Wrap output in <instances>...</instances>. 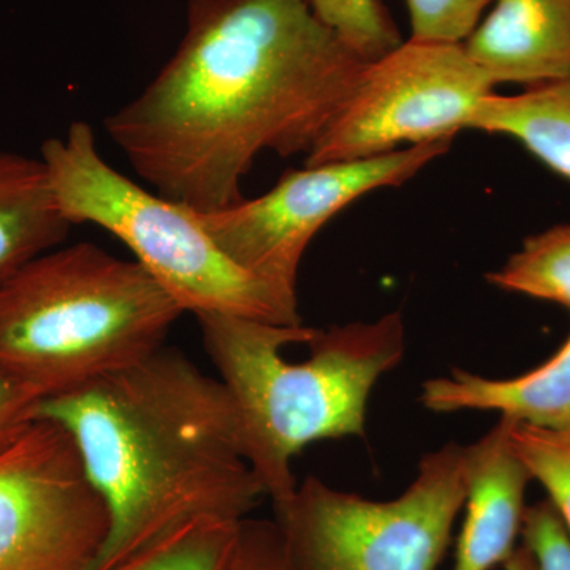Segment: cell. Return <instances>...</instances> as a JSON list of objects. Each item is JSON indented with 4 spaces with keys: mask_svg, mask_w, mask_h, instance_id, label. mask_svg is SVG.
Returning <instances> with one entry per match:
<instances>
[{
    "mask_svg": "<svg viewBox=\"0 0 570 570\" xmlns=\"http://www.w3.org/2000/svg\"><path fill=\"white\" fill-rule=\"evenodd\" d=\"M370 63L305 0H187L178 50L105 130L154 193L220 212L261 154L313 151Z\"/></svg>",
    "mask_w": 570,
    "mask_h": 570,
    "instance_id": "6da1fadb",
    "label": "cell"
},
{
    "mask_svg": "<svg viewBox=\"0 0 570 570\" xmlns=\"http://www.w3.org/2000/svg\"><path fill=\"white\" fill-rule=\"evenodd\" d=\"M110 519L70 434L37 419L0 449V570H88Z\"/></svg>",
    "mask_w": 570,
    "mask_h": 570,
    "instance_id": "9c48e42d",
    "label": "cell"
},
{
    "mask_svg": "<svg viewBox=\"0 0 570 570\" xmlns=\"http://www.w3.org/2000/svg\"><path fill=\"white\" fill-rule=\"evenodd\" d=\"M509 439L531 479L549 493L570 535V426L547 430L510 420Z\"/></svg>",
    "mask_w": 570,
    "mask_h": 570,
    "instance_id": "ac0fdd59",
    "label": "cell"
},
{
    "mask_svg": "<svg viewBox=\"0 0 570 570\" xmlns=\"http://www.w3.org/2000/svg\"><path fill=\"white\" fill-rule=\"evenodd\" d=\"M464 48L494 86L570 80V0H494Z\"/></svg>",
    "mask_w": 570,
    "mask_h": 570,
    "instance_id": "8fae6325",
    "label": "cell"
},
{
    "mask_svg": "<svg viewBox=\"0 0 570 570\" xmlns=\"http://www.w3.org/2000/svg\"><path fill=\"white\" fill-rule=\"evenodd\" d=\"M452 141L423 142L370 159L306 165L284 174L262 197L198 216L232 262L298 303L299 264L322 227L363 195L414 178L444 156Z\"/></svg>",
    "mask_w": 570,
    "mask_h": 570,
    "instance_id": "ba28073f",
    "label": "cell"
},
{
    "mask_svg": "<svg viewBox=\"0 0 570 570\" xmlns=\"http://www.w3.org/2000/svg\"><path fill=\"white\" fill-rule=\"evenodd\" d=\"M466 129L504 135L570 181V80L532 86L515 96L480 100Z\"/></svg>",
    "mask_w": 570,
    "mask_h": 570,
    "instance_id": "5bb4252c",
    "label": "cell"
},
{
    "mask_svg": "<svg viewBox=\"0 0 570 570\" xmlns=\"http://www.w3.org/2000/svg\"><path fill=\"white\" fill-rule=\"evenodd\" d=\"M40 401L0 376V449L20 436L33 420Z\"/></svg>",
    "mask_w": 570,
    "mask_h": 570,
    "instance_id": "7402d4cb",
    "label": "cell"
},
{
    "mask_svg": "<svg viewBox=\"0 0 570 570\" xmlns=\"http://www.w3.org/2000/svg\"><path fill=\"white\" fill-rule=\"evenodd\" d=\"M504 570H538L535 562L532 560L530 551L520 549L513 551L512 557L504 562Z\"/></svg>",
    "mask_w": 570,
    "mask_h": 570,
    "instance_id": "603a6c76",
    "label": "cell"
},
{
    "mask_svg": "<svg viewBox=\"0 0 570 570\" xmlns=\"http://www.w3.org/2000/svg\"><path fill=\"white\" fill-rule=\"evenodd\" d=\"M411 39L464 43L491 0H406Z\"/></svg>",
    "mask_w": 570,
    "mask_h": 570,
    "instance_id": "d6986e66",
    "label": "cell"
},
{
    "mask_svg": "<svg viewBox=\"0 0 570 570\" xmlns=\"http://www.w3.org/2000/svg\"><path fill=\"white\" fill-rule=\"evenodd\" d=\"M183 314L138 262L55 247L0 284V376L39 401L66 395L163 347Z\"/></svg>",
    "mask_w": 570,
    "mask_h": 570,
    "instance_id": "277c9868",
    "label": "cell"
},
{
    "mask_svg": "<svg viewBox=\"0 0 570 570\" xmlns=\"http://www.w3.org/2000/svg\"><path fill=\"white\" fill-rule=\"evenodd\" d=\"M487 279L502 291L570 309V224L530 236L519 253L510 255Z\"/></svg>",
    "mask_w": 570,
    "mask_h": 570,
    "instance_id": "2e32d148",
    "label": "cell"
},
{
    "mask_svg": "<svg viewBox=\"0 0 570 570\" xmlns=\"http://www.w3.org/2000/svg\"><path fill=\"white\" fill-rule=\"evenodd\" d=\"M468 491V448L448 444L420 461L411 487L371 501L307 478L275 502L294 570H436Z\"/></svg>",
    "mask_w": 570,
    "mask_h": 570,
    "instance_id": "8992f818",
    "label": "cell"
},
{
    "mask_svg": "<svg viewBox=\"0 0 570 570\" xmlns=\"http://www.w3.org/2000/svg\"><path fill=\"white\" fill-rule=\"evenodd\" d=\"M37 419L61 425L110 519L88 570H107L187 521L246 519L266 497L220 379L175 348L66 395Z\"/></svg>",
    "mask_w": 570,
    "mask_h": 570,
    "instance_id": "7a4b0ae2",
    "label": "cell"
},
{
    "mask_svg": "<svg viewBox=\"0 0 570 570\" xmlns=\"http://www.w3.org/2000/svg\"><path fill=\"white\" fill-rule=\"evenodd\" d=\"M322 24L366 62L403 43L395 21L381 0H305Z\"/></svg>",
    "mask_w": 570,
    "mask_h": 570,
    "instance_id": "e0dca14e",
    "label": "cell"
},
{
    "mask_svg": "<svg viewBox=\"0 0 570 570\" xmlns=\"http://www.w3.org/2000/svg\"><path fill=\"white\" fill-rule=\"evenodd\" d=\"M206 352L234 401L246 460L275 502L292 460L322 439L365 436L367 401L406 351L400 313L328 330L198 314Z\"/></svg>",
    "mask_w": 570,
    "mask_h": 570,
    "instance_id": "3957f363",
    "label": "cell"
},
{
    "mask_svg": "<svg viewBox=\"0 0 570 570\" xmlns=\"http://www.w3.org/2000/svg\"><path fill=\"white\" fill-rule=\"evenodd\" d=\"M494 82L464 43L403 41L371 62L306 165L348 163L403 145L453 140Z\"/></svg>",
    "mask_w": 570,
    "mask_h": 570,
    "instance_id": "52a82bcc",
    "label": "cell"
},
{
    "mask_svg": "<svg viewBox=\"0 0 570 570\" xmlns=\"http://www.w3.org/2000/svg\"><path fill=\"white\" fill-rule=\"evenodd\" d=\"M234 570H294L285 554L276 523L242 521Z\"/></svg>",
    "mask_w": 570,
    "mask_h": 570,
    "instance_id": "44dd1931",
    "label": "cell"
},
{
    "mask_svg": "<svg viewBox=\"0 0 570 570\" xmlns=\"http://www.w3.org/2000/svg\"><path fill=\"white\" fill-rule=\"evenodd\" d=\"M70 227L41 159L0 149V284L61 245Z\"/></svg>",
    "mask_w": 570,
    "mask_h": 570,
    "instance_id": "4fadbf2b",
    "label": "cell"
},
{
    "mask_svg": "<svg viewBox=\"0 0 570 570\" xmlns=\"http://www.w3.org/2000/svg\"><path fill=\"white\" fill-rule=\"evenodd\" d=\"M420 403L431 412H499L527 425L561 430L570 426V335L557 354L519 377L489 379L453 370L448 377L422 385Z\"/></svg>",
    "mask_w": 570,
    "mask_h": 570,
    "instance_id": "7c38bea8",
    "label": "cell"
},
{
    "mask_svg": "<svg viewBox=\"0 0 570 570\" xmlns=\"http://www.w3.org/2000/svg\"><path fill=\"white\" fill-rule=\"evenodd\" d=\"M509 428L510 420L499 417L485 436L468 445L466 517L453 570H491L515 551L532 479L510 444Z\"/></svg>",
    "mask_w": 570,
    "mask_h": 570,
    "instance_id": "30bf717a",
    "label": "cell"
},
{
    "mask_svg": "<svg viewBox=\"0 0 570 570\" xmlns=\"http://www.w3.org/2000/svg\"><path fill=\"white\" fill-rule=\"evenodd\" d=\"M242 521H187L107 570H234Z\"/></svg>",
    "mask_w": 570,
    "mask_h": 570,
    "instance_id": "9a60e30c",
    "label": "cell"
},
{
    "mask_svg": "<svg viewBox=\"0 0 570 570\" xmlns=\"http://www.w3.org/2000/svg\"><path fill=\"white\" fill-rule=\"evenodd\" d=\"M521 534L538 570H570V535L549 499L527 508Z\"/></svg>",
    "mask_w": 570,
    "mask_h": 570,
    "instance_id": "ffe728a7",
    "label": "cell"
},
{
    "mask_svg": "<svg viewBox=\"0 0 570 570\" xmlns=\"http://www.w3.org/2000/svg\"><path fill=\"white\" fill-rule=\"evenodd\" d=\"M56 206L70 225L92 224L129 247L186 313L228 314L268 324L303 325L298 303L232 262L189 206L142 189L111 167L89 124L41 145Z\"/></svg>",
    "mask_w": 570,
    "mask_h": 570,
    "instance_id": "5b68a950",
    "label": "cell"
}]
</instances>
